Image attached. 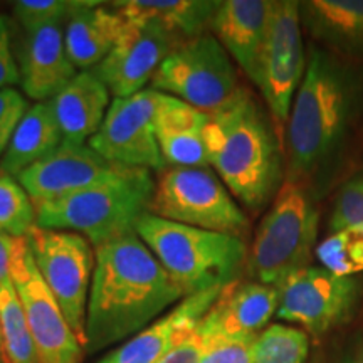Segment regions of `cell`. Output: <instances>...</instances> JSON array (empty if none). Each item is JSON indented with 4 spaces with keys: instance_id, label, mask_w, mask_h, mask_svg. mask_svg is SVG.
I'll return each mask as SVG.
<instances>
[{
    "instance_id": "cell-1",
    "label": "cell",
    "mask_w": 363,
    "mask_h": 363,
    "mask_svg": "<svg viewBox=\"0 0 363 363\" xmlns=\"http://www.w3.org/2000/svg\"><path fill=\"white\" fill-rule=\"evenodd\" d=\"M86 353H98L147 328L185 298L135 230L94 247Z\"/></svg>"
},
{
    "instance_id": "cell-2",
    "label": "cell",
    "mask_w": 363,
    "mask_h": 363,
    "mask_svg": "<svg viewBox=\"0 0 363 363\" xmlns=\"http://www.w3.org/2000/svg\"><path fill=\"white\" fill-rule=\"evenodd\" d=\"M358 72L328 49L313 45L286 133L288 182L303 185L333 165L362 108Z\"/></svg>"
},
{
    "instance_id": "cell-3",
    "label": "cell",
    "mask_w": 363,
    "mask_h": 363,
    "mask_svg": "<svg viewBox=\"0 0 363 363\" xmlns=\"http://www.w3.org/2000/svg\"><path fill=\"white\" fill-rule=\"evenodd\" d=\"M208 167L249 211L259 212L281 190L283 153L274 120L247 88L208 113L206 126Z\"/></svg>"
},
{
    "instance_id": "cell-4",
    "label": "cell",
    "mask_w": 363,
    "mask_h": 363,
    "mask_svg": "<svg viewBox=\"0 0 363 363\" xmlns=\"http://www.w3.org/2000/svg\"><path fill=\"white\" fill-rule=\"evenodd\" d=\"M135 233L155 254L185 296L238 281L249 251L240 238L179 224L147 212Z\"/></svg>"
},
{
    "instance_id": "cell-5",
    "label": "cell",
    "mask_w": 363,
    "mask_h": 363,
    "mask_svg": "<svg viewBox=\"0 0 363 363\" xmlns=\"http://www.w3.org/2000/svg\"><path fill=\"white\" fill-rule=\"evenodd\" d=\"M153 194L155 180L150 170L126 169L83 192L40 203L35 207L38 225L78 233L96 247L135 230Z\"/></svg>"
},
{
    "instance_id": "cell-6",
    "label": "cell",
    "mask_w": 363,
    "mask_h": 363,
    "mask_svg": "<svg viewBox=\"0 0 363 363\" xmlns=\"http://www.w3.org/2000/svg\"><path fill=\"white\" fill-rule=\"evenodd\" d=\"M318 227L320 214L308 189L286 180L254 234L246 264L251 281L278 288L310 266L318 246Z\"/></svg>"
},
{
    "instance_id": "cell-7",
    "label": "cell",
    "mask_w": 363,
    "mask_h": 363,
    "mask_svg": "<svg viewBox=\"0 0 363 363\" xmlns=\"http://www.w3.org/2000/svg\"><path fill=\"white\" fill-rule=\"evenodd\" d=\"M162 219L242 239L246 212L211 167H165L148 208Z\"/></svg>"
},
{
    "instance_id": "cell-8",
    "label": "cell",
    "mask_w": 363,
    "mask_h": 363,
    "mask_svg": "<svg viewBox=\"0 0 363 363\" xmlns=\"http://www.w3.org/2000/svg\"><path fill=\"white\" fill-rule=\"evenodd\" d=\"M150 88L212 113L233 96L239 84L233 59L214 34L203 33L172 49Z\"/></svg>"
},
{
    "instance_id": "cell-9",
    "label": "cell",
    "mask_w": 363,
    "mask_h": 363,
    "mask_svg": "<svg viewBox=\"0 0 363 363\" xmlns=\"http://www.w3.org/2000/svg\"><path fill=\"white\" fill-rule=\"evenodd\" d=\"M43 279L86 350V315L96 254L84 235L35 225L27 235Z\"/></svg>"
},
{
    "instance_id": "cell-10",
    "label": "cell",
    "mask_w": 363,
    "mask_h": 363,
    "mask_svg": "<svg viewBox=\"0 0 363 363\" xmlns=\"http://www.w3.org/2000/svg\"><path fill=\"white\" fill-rule=\"evenodd\" d=\"M278 289L276 316L316 338L352 321L363 294L357 276L335 274L311 264L289 276Z\"/></svg>"
},
{
    "instance_id": "cell-11",
    "label": "cell",
    "mask_w": 363,
    "mask_h": 363,
    "mask_svg": "<svg viewBox=\"0 0 363 363\" xmlns=\"http://www.w3.org/2000/svg\"><path fill=\"white\" fill-rule=\"evenodd\" d=\"M306 66L299 2L272 0L256 88L261 91L276 125L288 123Z\"/></svg>"
},
{
    "instance_id": "cell-12",
    "label": "cell",
    "mask_w": 363,
    "mask_h": 363,
    "mask_svg": "<svg viewBox=\"0 0 363 363\" xmlns=\"http://www.w3.org/2000/svg\"><path fill=\"white\" fill-rule=\"evenodd\" d=\"M11 279L24 306L39 363H81L83 343L40 276L27 238L13 239Z\"/></svg>"
},
{
    "instance_id": "cell-13",
    "label": "cell",
    "mask_w": 363,
    "mask_h": 363,
    "mask_svg": "<svg viewBox=\"0 0 363 363\" xmlns=\"http://www.w3.org/2000/svg\"><path fill=\"white\" fill-rule=\"evenodd\" d=\"M160 91L147 88L128 98H115L101 126L88 145L108 162L131 169H165L155 136Z\"/></svg>"
},
{
    "instance_id": "cell-14",
    "label": "cell",
    "mask_w": 363,
    "mask_h": 363,
    "mask_svg": "<svg viewBox=\"0 0 363 363\" xmlns=\"http://www.w3.org/2000/svg\"><path fill=\"white\" fill-rule=\"evenodd\" d=\"M131 167L108 162L88 143L62 142L49 157L17 177L34 206L83 192Z\"/></svg>"
},
{
    "instance_id": "cell-15",
    "label": "cell",
    "mask_w": 363,
    "mask_h": 363,
    "mask_svg": "<svg viewBox=\"0 0 363 363\" xmlns=\"http://www.w3.org/2000/svg\"><path fill=\"white\" fill-rule=\"evenodd\" d=\"M180 40L157 24H130L111 52L91 69L115 98H128L152 83L163 59Z\"/></svg>"
},
{
    "instance_id": "cell-16",
    "label": "cell",
    "mask_w": 363,
    "mask_h": 363,
    "mask_svg": "<svg viewBox=\"0 0 363 363\" xmlns=\"http://www.w3.org/2000/svg\"><path fill=\"white\" fill-rule=\"evenodd\" d=\"M224 288H212L185 296L169 313L125 340L98 363H160L214 306Z\"/></svg>"
},
{
    "instance_id": "cell-17",
    "label": "cell",
    "mask_w": 363,
    "mask_h": 363,
    "mask_svg": "<svg viewBox=\"0 0 363 363\" xmlns=\"http://www.w3.org/2000/svg\"><path fill=\"white\" fill-rule=\"evenodd\" d=\"M276 286L246 281L225 286L214 306L202 318L201 328L208 340L256 338L278 313Z\"/></svg>"
},
{
    "instance_id": "cell-18",
    "label": "cell",
    "mask_w": 363,
    "mask_h": 363,
    "mask_svg": "<svg viewBox=\"0 0 363 363\" xmlns=\"http://www.w3.org/2000/svg\"><path fill=\"white\" fill-rule=\"evenodd\" d=\"M272 0H224L211 21L214 34L230 59L256 86L261 54L269 27Z\"/></svg>"
},
{
    "instance_id": "cell-19",
    "label": "cell",
    "mask_w": 363,
    "mask_h": 363,
    "mask_svg": "<svg viewBox=\"0 0 363 363\" xmlns=\"http://www.w3.org/2000/svg\"><path fill=\"white\" fill-rule=\"evenodd\" d=\"M65 22L26 34L21 51V86L35 103L49 101L78 74L65 43Z\"/></svg>"
},
{
    "instance_id": "cell-20",
    "label": "cell",
    "mask_w": 363,
    "mask_h": 363,
    "mask_svg": "<svg viewBox=\"0 0 363 363\" xmlns=\"http://www.w3.org/2000/svg\"><path fill=\"white\" fill-rule=\"evenodd\" d=\"M101 2H71L65 21L67 56L78 71L94 69L126 29V21L113 7Z\"/></svg>"
},
{
    "instance_id": "cell-21",
    "label": "cell",
    "mask_w": 363,
    "mask_h": 363,
    "mask_svg": "<svg viewBox=\"0 0 363 363\" xmlns=\"http://www.w3.org/2000/svg\"><path fill=\"white\" fill-rule=\"evenodd\" d=\"M208 113L160 93L155 136L165 167H208L206 126Z\"/></svg>"
},
{
    "instance_id": "cell-22",
    "label": "cell",
    "mask_w": 363,
    "mask_h": 363,
    "mask_svg": "<svg viewBox=\"0 0 363 363\" xmlns=\"http://www.w3.org/2000/svg\"><path fill=\"white\" fill-rule=\"evenodd\" d=\"M110 89L93 71H79L52 99H49L62 140L86 143L96 135L108 108Z\"/></svg>"
},
{
    "instance_id": "cell-23",
    "label": "cell",
    "mask_w": 363,
    "mask_h": 363,
    "mask_svg": "<svg viewBox=\"0 0 363 363\" xmlns=\"http://www.w3.org/2000/svg\"><path fill=\"white\" fill-rule=\"evenodd\" d=\"M301 24L333 54L363 56V0L299 2Z\"/></svg>"
},
{
    "instance_id": "cell-24",
    "label": "cell",
    "mask_w": 363,
    "mask_h": 363,
    "mask_svg": "<svg viewBox=\"0 0 363 363\" xmlns=\"http://www.w3.org/2000/svg\"><path fill=\"white\" fill-rule=\"evenodd\" d=\"M220 2L212 0H123L113 7L130 24H157L180 43L208 33Z\"/></svg>"
},
{
    "instance_id": "cell-25",
    "label": "cell",
    "mask_w": 363,
    "mask_h": 363,
    "mask_svg": "<svg viewBox=\"0 0 363 363\" xmlns=\"http://www.w3.org/2000/svg\"><path fill=\"white\" fill-rule=\"evenodd\" d=\"M62 142L51 103L30 104L4 152L0 172L17 179L26 169L51 155Z\"/></svg>"
},
{
    "instance_id": "cell-26",
    "label": "cell",
    "mask_w": 363,
    "mask_h": 363,
    "mask_svg": "<svg viewBox=\"0 0 363 363\" xmlns=\"http://www.w3.org/2000/svg\"><path fill=\"white\" fill-rule=\"evenodd\" d=\"M0 333L7 363H39L24 306L11 278L0 283Z\"/></svg>"
},
{
    "instance_id": "cell-27",
    "label": "cell",
    "mask_w": 363,
    "mask_h": 363,
    "mask_svg": "<svg viewBox=\"0 0 363 363\" xmlns=\"http://www.w3.org/2000/svg\"><path fill=\"white\" fill-rule=\"evenodd\" d=\"M308 355V333L291 325L266 326L251 345V363H306Z\"/></svg>"
},
{
    "instance_id": "cell-28",
    "label": "cell",
    "mask_w": 363,
    "mask_h": 363,
    "mask_svg": "<svg viewBox=\"0 0 363 363\" xmlns=\"http://www.w3.org/2000/svg\"><path fill=\"white\" fill-rule=\"evenodd\" d=\"M38 225V208L16 177L0 172V230L12 239L29 235Z\"/></svg>"
},
{
    "instance_id": "cell-29",
    "label": "cell",
    "mask_w": 363,
    "mask_h": 363,
    "mask_svg": "<svg viewBox=\"0 0 363 363\" xmlns=\"http://www.w3.org/2000/svg\"><path fill=\"white\" fill-rule=\"evenodd\" d=\"M321 267L335 274L357 276L363 272V225H353L331 233L316 246Z\"/></svg>"
},
{
    "instance_id": "cell-30",
    "label": "cell",
    "mask_w": 363,
    "mask_h": 363,
    "mask_svg": "<svg viewBox=\"0 0 363 363\" xmlns=\"http://www.w3.org/2000/svg\"><path fill=\"white\" fill-rule=\"evenodd\" d=\"M69 9L71 2L65 0H19L13 2V16L29 34L45 26L65 22Z\"/></svg>"
},
{
    "instance_id": "cell-31",
    "label": "cell",
    "mask_w": 363,
    "mask_h": 363,
    "mask_svg": "<svg viewBox=\"0 0 363 363\" xmlns=\"http://www.w3.org/2000/svg\"><path fill=\"white\" fill-rule=\"evenodd\" d=\"M353 225H363V175L353 177L343 184L335 197L330 216L331 233Z\"/></svg>"
},
{
    "instance_id": "cell-32",
    "label": "cell",
    "mask_w": 363,
    "mask_h": 363,
    "mask_svg": "<svg viewBox=\"0 0 363 363\" xmlns=\"http://www.w3.org/2000/svg\"><path fill=\"white\" fill-rule=\"evenodd\" d=\"M29 108V101L19 89H0V155L7 150L13 131Z\"/></svg>"
},
{
    "instance_id": "cell-33",
    "label": "cell",
    "mask_w": 363,
    "mask_h": 363,
    "mask_svg": "<svg viewBox=\"0 0 363 363\" xmlns=\"http://www.w3.org/2000/svg\"><path fill=\"white\" fill-rule=\"evenodd\" d=\"M252 340H211L201 363H251Z\"/></svg>"
},
{
    "instance_id": "cell-34",
    "label": "cell",
    "mask_w": 363,
    "mask_h": 363,
    "mask_svg": "<svg viewBox=\"0 0 363 363\" xmlns=\"http://www.w3.org/2000/svg\"><path fill=\"white\" fill-rule=\"evenodd\" d=\"M211 347V340L203 333L199 323L185 338L172 348V352L160 363H201L207 348Z\"/></svg>"
},
{
    "instance_id": "cell-35",
    "label": "cell",
    "mask_w": 363,
    "mask_h": 363,
    "mask_svg": "<svg viewBox=\"0 0 363 363\" xmlns=\"http://www.w3.org/2000/svg\"><path fill=\"white\" fill-rule=\"evenodd\" d=\"M21 84V72L12 49V29L6 16H0V89Z\"/></svg>"
},
{
    "instance_id": "cell-36",
    "label": "cell",
    "mask_w": 363,
    "mask_h": 363,
    "mask_svg": "<svg viewBox=\"0 0 363 363\" xmlns=\"http://www.w3.org/2000/svg\"><path fill=\"white\" fill-rule=\"evenodd\" d=\"M13 239L0 230V283L11 278V257Z\"/></svg>"
},
{
    "instance_id": "cell-37",
    "label": "cell",
    "mask_w": 363,
    "mask_h": 363,
    "mask_svg": "<svg viewBox=\"0 0 363 363\" xmlns=\"http://www.w3.org/2000/svg\"><path fill=\"white\" fill-rule=\"evenodd\" d=\"M338 363H363V333L345 348Z\"/></svg>"
},
{
    "instance_id": "cell-38",
    "label": "cell",
    "mask_w": 363,
    "mask_h": 363,
    "mask_svg": "<svg viewBox=\"0 0 363 363\" xmlns=\"http://www.w3.org/2000/svg\"><path fill=\"white\" fill-rule=\"evenodd\" d=\"M0 358H4V353H2V333H0Z\"/></svg>"
}]
</instances>
